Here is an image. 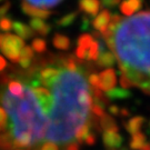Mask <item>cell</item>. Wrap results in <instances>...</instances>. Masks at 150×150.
Masks as SVG:
<instances>
[{
  "mask_svg": "<svg viewBox=\"0 0 150 150\" xmlns=\"http://www.w3.org/2000/svg\"><path fill=\"white\" fill-rule=\"evenodd\" d=\"M21 10L23 13H26L28 16L32 17V18H40V19H47L51 16V12L47 9H42L36 6H32L28 2L22 1L21 4Z\"/></svg>",
  "mask_w": 150,
  "mask_h": 150,
  "instance_id": "obj_10",
  "label": "cell"
},
{
  "mask_svg": "<svg viewBox=\"0 0 150 150\" xmlns=\"http://www.w3.org/2000/svg\"><path fill=\"white\" fill-rule=\"evenodd\" d=\"M6 67H7V61L2 56H0V72H2L6 69Z\"/></svg>",
  "mask_w": 150,
  "mask_h": 150,
  "instance_id": "obj_37",
  "label": "cell"
},
{
  "mask_svg": "<svg viewBox=\"0 0 150 150\" xmlns=\"http://www.w3.org/2000/svg\"><path fill=\"white\" fill-rule=\"evenodd\" d=\"M149 129H150V122H149Z\"/></svg>",
  "mask_w": 150,
  "mask_h": 150,
  "instance_id": "obj_42",
  "label": "cell"
},
{
  "mask_svg": "<svg viewBox=\"0 0 150 150\" xmlns=\"http://www.w3.org/2000/svg\"><path fill=\"white\" fill-rule=\"evenodd\" d=\"M98 130H117L119 131V128L116 123V120L110 115H105L102 118H98Z\"/></svg>",
  "mask_w": 150,
  "mask_h": 150,
  "instance_id": "obj_17",
  "label": "cell"
},
{
  "mask_svg": "<svg viewBox=\"0 0 150 150\" xmlns=\"http://www.w3.org/2000/svg\"><path fill=\"white\" fill-rule=\"evenodd\" d=\"M10 2L9 1H6L5 4L2 6H0V19L2 18V17L6 16V13L8 12V10L10 9Z\"/></svg>",
  "mask_w": 150,
  "mask_h": 150,
  "instance_id": "obj_33",
  "label": "cell"
},
{
  "mask_svg": "<svg viewBox=\"0 0 150 150\" xmlns=\"http://www.w3.org/2000/svg\"><path fill=\"white\" fill-rule=\"evenodd\" d=\"M52 45L54 46V48H57L58 50H68L70 48L71 41L67 36L61 35V33H54V36L52 37Z\"/></svg>",
  "mask_w": 150,
  "mask_h": 150,
  "instance_id": "obj_19",
  "label": "cell"
},
{
  "mask_svg": "<svg viewBox=\"0 0 150 150\" xmlns=\"http://www.w3.org/2000/svg\"><path fill=\"white\" fill-rule=\"evenodd\" d=\"M49 88L52 91V105L48 113L45 139L66 145L75 138L77 130L88 122L92 95L81 67L78 69L62 67Z\"/></svg>",
  "mask_w": 150,
  "mask_h": 150,
  "instance_id": "obj_1",
  "label": "cell"
},
{
  "mask_svg": "<svg viewBox=\"0 0 150 150\" xmlns=\"http://www.w3.org/2000/svg\"><path fill=\"white\" fill-rule=\"evenodd\" d=\"M25 47V41L18 36L12 33H6L2 36V40L0 43V50L11 62H19L21 50Z\"/></svg>",
  "mask_w": 150,
  "mask_h": 150,
  "instance_id": "obj_4",
  "label": "cell"
},
{
  "mask_svg": "<svg viewBox=\"0 0 150 150\" xmlns=\"http://www.w3.org/2000/svg\"><path fill=\"white\" fill-rule=\"evenodd\" d=\"M33 62V50L31 47H23L20 54V59H19V66L23 70H28L31 67Z\"/></svg>",
  "mask_w": 150,
  "mask_h": 150,
  "instance_id": "obj_15",
  "label": "cell"
},
{
  "mask_svg": "<svg viewBox=\"0 0 150 150\" xmlns=\"http://www.w3.org/2000/svg\"><path fill=\"white\" fill-rule=\"evenodd\" d=\"M91 112L93 113V116L97 118H102L106 115L105 108H102L101 106H98V105H95V103H92V106H91Z\"/></svg>",
  "mask_w": 150,
  "mask_h": 150,
  "instance_id": "obj_29",
  "label": "cell"
},
{
  "mask_svg": "<svg viewBox=\"0 0 150 150\" xmlns=\"http://www.w3.org/2000/svg\"><path fill=\"white\" fill-rule=\"evenodd\" d=\"M31 48L33 51H36L38 54H43L47 49V42L41 38H36L32 40Z\"/></svg>",
  "mask_w": 150,
  "mask_h": 150,
  "instance_id": "obj_26",
  "label": "cell"
},
{
  "mask_svg": "<svg viewBox=\"0 0 150 150\" xmlns=\"http://www.w3.org/2000/svg\"><path fill=\"white\" fill-rule=\"evenodd\" d=\"M78 6L80 11H82L88 17H96L101 8V2L99 0H79Z\"/></svg>",
  "mask_w": 150,
  "mask_h": 150,
  "instance_id": "obj_9",
  "label": "cell"
},
{
  "mask_svg": "<svg viewBox=\"0 0 150 150\" xmlns=\"http://www.w3.org/2000/svg\"><path fill=\"white\" fill-rule=\"evenodd\" d=\"M102 37L130 87L150 95V11L110 22Z\"/></svg>",
  "mask_w": 150,
  "mask_h": 150,
  "instance_id": "obj_2",
  "label": "cell"
},
{
  "mask_svg": "<svg viewBox=\"0 0 150 150\" xmlns=\"http://www.w3.org/2000/svg\"><path fill=\"white\" fill-rule=\"evenodd\" d=\"M119 115H120L121 117H129V116H130V111H129L128 109H126V108H121Z\"/></svg>",
  "mask_w": 150,
  "mask_h": 150,
  "instance_id": "obj_38",
  "label": "cell"
},
{
  "mask_svg": "<svg viewBox=\"0 0 150 150\" xmlns=\"http://www.w3.org/2000/svg\"><path fill=\"white\" fill-rule=\"evenodd\" d=\"M102 7L106 8H115L117 5L121 2V0H100Z\"/></svg>",
  "mask_w": 150,
  "mask_h": 150,
  "instance_id": "obj_32",
  "label": "cell"
},
{
  "mask_svg": "<svg viewBox=\"0 0 150 150\" xmlns=\"http://www.w3.org/2000/svg\"><path fill=\"white\" fill-rule=\"evenodd\" d=\"M33 150H59V148H58L57 144L51 142V141H46L38 149H33Z\"/></svg>",
  "mask_w": 150,
  "mask_h": 150,
  "instance_id": "obj_31",
  "label": "cell"
},
{
  "mask_svg": "<svg viewBox=\"0 0 150 150\" xmlns=\"http://www.w3.org/2000/svg\"><path fill=\"white\" fill-rule=\"evenodd\" d=\"M108 110H109V113H111L112 116H119V113H120V108L117 107L116 105H111V106H109Z\"/></svg>",
  "mask_w": 150,
  "mask_h": 150,
  "instance_id": "obj_36",
  "label": "cell"
},
{
  "mask_svg": "<svg viewBox=\"0 0 150 150\" xmlns=\"http://www.w3.org/2000/svg\"><path fill=\"white\" fill-rule=\"evenodd\" d=\"M7 125H8V117H7V112L4 108L0 107V132L5 131L7 129Z\"/></svg>",
  "mask_w": 150,
  "mask_h": 150,
  "instance_id": "obj_28",
  "label": "cell"
},
{
  "mask_svg": "<svg viewBox=\"0 0 150 150\" xmlns=\"http://www.w3.org/2000/svg\"><path fill=\"white\" fill-rule=\"evenodd\" d=\"M131 92L125 88H113L111 90L106 91V97L109 100H122L130 98Z\"/></svg>",
  "mask_w": 150,
  "mask_h": 150,
  "instance_id": "obj_18",
  "label": "cell"
},
{
  "mask_svg": "<svg viewBox=\"0 0 150 150\" xmlns=\"http://www.w3.org/2000/svg\"><path fill=\"white\" fill-rule=\"evenodd\" d=\"M0 1H2V0H0Z\"/></svg>",
  "mask_w": 150,
  "mask_h": 150,
  "instance_id": "obj_43",
  "label": "cell"
},
{
  "mask_svg": "<svg viewBox=\"0 0 150 150\" xmlns=\"http://www.w3.org/2000/svg\"><path fill=\"white\" fill-rule=\"evenodd\" d=\"M1 102L8 113L10 122L7 130L13 139V146L21 150H32L39 144L48 128V115L46 113L31 87H25L20 97H15L2 90Z\"/></svg>",
  "mask_w": 150,
  "mask_h": 150,
  "instance_id": "obj_3",
  "label": "cell"
},
{
  "mask_svg": "<svg viewBox=\"0 0 150 150\" xmlns=\"http://www.w3.org/2000/svg\"><path fill=\"white\" fill-rule=\"evenodd\" d=\"M64 150H80L79 142H76V141H70V142H68V144H66Z\"/></svg>",
  "mask_w": 150,
  "mask_h": 150,
  "instance_id": "obj_35",
  "label": "cell"
},
{
  "mask_svg": "<svg viewBox=\"0 0 150 150\" xmlns=\"http://www.w3.org/2000/svg\"><path fill=\"white\" fill-rule=\"evenodd\" d=\"M23 90H25V87L22 85L20 81L17 80H12L8 83V92L15 97H20L23 93Z\"/></svg>",
  "mask_w": 150,
  "mask_h": 150,
  "instance_id": "obj_24",
  "label": "cell"
},
{
  "mask_svg": "<svg viewBox=\"0 0 150 150\" xmlns=\"http://www.w3.org/2000/svg\"><path fill=\"white\" fill-rule=\"evenodd\" d=\"M122 136L117 130H105L102 134V142L109 150L118 149L122 145Z\"/></svg>",
  "mask_w": 150,
  "mask_h": 150,
  "instance_id": "obj_6",
  "label": "cell"
},
{
  "mask_svg": "<svg viewBox=\"0 0 150 150\" xmlns=\"http://www.w3.org/2000/svg\"><path fill=\"white\" fill-rule=\"evenodd\" d=\"M12 25H13V21L8 17H2L0 19V30H2V31H10L12 29Z\"/></svg>",
  "mask_w": 150,
  "mask_h": 150,
  "instance_id": "obj_27",
  "label": "cell"
},
{
  "mask_svg": "<svg viewBox=\"0 0 150 150\" xmlns=\"http://www.w3.org/2000/svg\"><path fill=\"white\" fill-rule=\"evenodd\" d=\"M147 139H146V134L142 132H137L134 134H131V139L129 142V146L132 150H141V148L146 145Z\"/></svg>",
  "mask_w": 150,
  "mask_h": 150,
  "instance_id": "obj_20",
  "label": "cell"
},
{
  "mask_svg": "<svg viewBox=\"0 0 150 150\" xmlns=\"http://www.w3.org/2000/svg\"><path fill=\"white\" fill-rule=\"evenodd\" d=\"M58 72H59V69L56 67H43L39 70L36 78L38 79L39 83L43 85L45 87H49L54 78L57 77Z\"/></svg>",
  "mask_w": 150,
  "mask_h": 150,
  "instance_id": "obj_8",
  "label": "cell"
},
{
  "mask_svg": "<svg viewBox=\"0 0 150 150\" xmlns=\"http://www.w3.org/2000/svg\"><path fill=\"white\" fill-rule=\"evenodd\" d=\"M90 132H91L90 131V123L86 122L85 125H82L80 128L77 130V132H76V134H75L76 140H77L79 144L83 142L85 138H86L87 136L90 134Z\"/></svg>",
  "mask_w": 150,
  "mask_h": 150,
  "instance_id": "obj_25",
  "label": "cell"
},
{
  "mask_svg": "<svg viewBox=\"0 0 150 150\" xmlns=\"http://www.w3.org/2000/svg\"><path fill=\"white\" fill-rule=\"evenodd\" d=\"M141 150H150V142H146V145L141 148Z\"/></svg>",
  "mask_w": 150,
  "mask_h": 150,
  "instance_id": "obj_39",
  "label": "cell"
},
{
  "mask_svg": "<svg viewBox=\"0 0 150 150\" xmlns=\"http://www.w3.org/2000/svg\"><path fill=\"white\" fill-rule=\"evenodd\" d=\"M83 142L88 146H93L95 144H96V136L92 134V132H90V134H88L86 138H85Z\"/></svg>",
  "mask_w": 150,
  "mask_h": 150,
  "instance_id": "obj_34",
  "label": "cell"
},
{
  "mask_svg": "<svg viewBox=\"0 0 150 150\" xmlns=\"http://www.w3.org/2000/svg\"><path fill=\"white\" fill-rule=\"evenodd\" d=\"M142 0H123L120 2V11L126 17L132 16L142 7Z\"/></svg>",
  "mask_w": 150,
  "mask_h": 150,
  "instance_id": "obj_11",
  "label": "cell"
},
{
  "mask_svg": "<svg viewBox=\"0 0 150 150\" xmlns=\"http://www.w3.org/2000/svg\"><path fill=\"white\" fill-rule=\"evenodd\" d=\"M12 29L17 33V36L20 37L21 39H30L35 35V32L31 28L21 21H13Z\"/></svg>",
  "mask_w": 150,
  "mask_h": 150,
  "instance_id": "obj_14",
  "label": "cell"
},
{
  "mask_svg": "<svg viewBox=\"0 0 150 150\" xmlns=\"http://www.w3.org/2000/svg\"><path fill=\"white\" fill-rule=\"evenodd\" d=\"M1 40H2V35L0 33V43H1Z\"/></svg>",
  "mask_w": 150,
  "mask_h": 150,
  "instance_id": "obj_41",
  "label": "cell"
},
{
  "mask_svg": "<svg viewBox=\"0 0 150 150\" xmlns=\"http://www.w3.org/2000/svg\"><path fill=\"white\" fill-rule=\"evenodd\" d=\"M9 150H21V149H18V148H16V147H15V146H13V147H12V148H11V149H9Z\"/></svg>",
  "mask_w": 150,
  "mask_h": 150,
  "instance_id": "obj_40",
  "label": "cell"
},
{
  "mask_svg": "<svg viewBox=\"0 0 150 150\" xmlns=\"http://www.w3.org/2000/svg\"><path fill=\"white\" fill-rule=\"evenodd\" d=\"M99 89L108 91L113 89L117 85V74L112 68H107L99 74Z\"/></svg>",
  "mask_w": 150,
  "mask_h": 150,
  "instance_id": "obj_5",
  "label": "cell"
},
{
  "mask_svg": "<svg viewBox=\"0 0 150 150\" xmlns=\"http://www.w3.org/2000/svg\"><path fill=\"white\" fill-rule=\"evenodd\" d=\"M23 1L39 8L47 9V8H52L54 6L59 5L62 0H23Z\"/></svg>",
  "mask_w": 150,
  "mask_h": 150,
  "instance_id": "obj_22",
  "label": "cell"
},
{
  "mask_svg": "<svg viewBox=\"0 0 150 150\" xmlns=\"http://www.w3.org/2000/svg\"><path fill=\"white\" fill-rule=\"evenodd\" d=\"M110 20H111V13L108 9H105L95 17V19L92 20V26L96 29L97 32H99L101 36H103L109 28Z\"/></svg>",
  "mask_w": 150,
  "mask_h": 150,
  "instance_id": "obj_7",
  "label": "cell"
},
{
  "mask_svg": "<svg viewBox=\"0 0 150 150\" xmlns=\"http://www.w3.org/2000/svg\"><path fill=\"white\" fill-rule=\"evenodd\" d=\"M146 119L141 116H136L134 118H131L125 123V128L130 134H134L139 132L140 129L142 128V126L145 125Z\"/></svg>",
  "mask_w": 150,
  "mask_h": 150,
  "instance_id": "obj_16",
  "label": "cell"
},
{
  "mask_svg": "<svg viewBox=\"0 0 150 150\" xmlns=\"http://www.w3.org/2000/svg\"><path fill=\"white\" fill-rule=\"evenodd\" d=\"M29 25H30V28L33 30V32H36L40 36H43V37L48 36L51 31V26L48 25L47 22H45L40 18H32L29 22Z\"/></svg>",
  "mask_w": 150,
  "mask_h": 150,
  "instance_id": "obj_13",
  "label": "cell"
},
{
  "mask_svg": "<svg viewBox=\"0 0 150 150\" xmlns=\"http://www.w3.org/2000/svg\"><path fill=\"white\" fill-rule=\"evenodd\" d=\"M88 82L90 85V88L99 89V76L97 74H91L88 77Z\"/></svg>",
  "mask_w": 150,
  "mask_h": 150,
  "instance_id": "obj_30",
  "label": "cell"
},
{
  "mask_svg": "<svg viewBox=\"0 0 150 150\" xmlns=\"http://www.w3.org/2000/svg\"><path fill=\"white\" fill-rule=\"evenodd\" d=\"M96 61L98 67H100V68H110V67H112L113 64H116V57H115L112 51L102 50L101 46V51H100L99 57H98V59Z\"/></svg>",
  "mask_w": 150,
  "mask_h": 150,
  "instance_id": "obj_12",
  "label": "cell"
},
{
  "mask_svg": "<svg viewBox=\"0 0 150 150\" xmlns=\"http://www.w3.org/2000/svg\"><path fill=\"white\" fill-rule=\"evenodd\" d=\"M77 17H78V12H77V11L67 13V15H64V17H61L60 19H58L57 22H56V25L60 28L68 27V26H70V25L74 23V21L77 19Z\"/></svg>",
  "mask_w": 150,
  "mask_h": 150,
  "instance_id": "obj_23",
  "label": "cell"
},
{
  "mask_svg": "<svg viewBox=\"0 0 150 150\" xmlns=\"http://www.w3.org/2000/svg\"><path fill=\"white\" fill-rule=\"evenodd\" d=\"M13 147V139L8 130L0 132V150H9Z\"/></svg>",
  "mask_w": 150,
  "mask_h": 150,
  "instance_id": "obj_21",
  "label": "cell"
}]
</instances>
